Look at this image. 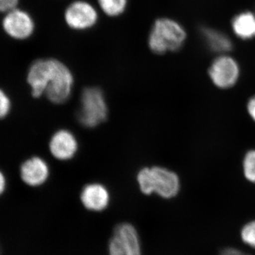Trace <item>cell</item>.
<instances>
[{
    "label": "cell",
    "mask_w": 255,
    "mask_h": 255,
    "mask_svg": "<svg viewBox=\"0 0 255 255\" xmlns=\"http://www.w3.org/2000/svg\"><path fill=\"white\" fill-rule=\"evenodd\" d=\"M137 181L145 195L156 194L163 199H172L180 189V181L174 172L161 167H145L139 171Z\"/></svg>",
    "instance_id": "1"
},
{
    "label": "cell",
    "mask_w": 255,
    "mask_h": 255,
    "mask_svg": "<svg viewBox=\"0 0 255 255\" xmlns=\"http://www.w3.org/2000/svg\"><path fill=\"white\" fill-rule=\"evenodd\" d=\"M186 38L187 33L177 21L168 18H159L151 28L148 46L154 53L164 54L180 49Z\"/></svg>",
    "instance_id": "2"
},
{
    "label": "cell",
    "mask_w": 255,
    "mask_h": 255,
    "mask_svg": "<svg viewBox=\"0 0 255 255\" xmlns=\"http://www.w3.org/2000/svg\"><path fill=\"white\" fill-rule=\"evenodd\" d=\"M108 107L103 92L98 87H86L82 90L78 114L80 123L87 128H94L105 122Z\"/></svg>",
    "instance_id": "3"
},
{
    "label": "cell",
    "mask_w": 255,
    "mask_h": 255,
    "mask_svg": "<svg viewBox=\"0 0 255 255\" xmlns=\"http://www.w3.org/2000/svg\"><path fill=\"white\" fill-rule=\"evenodd\" d=\"M73 81L70 69L60 60L52 58L51 72L44 95L52 103H65L71 94Z\"/></svg>",
    "instance_id": "4"
},
{
    "label": "cell",
    "mask_w": 255,
    "mask_h": 255,
    "mask_svg": "<svg viewBox=\"0 0 255 255\" xmlns=\"http://www.w3.org/2000/svg\"><path fill=\"white\" fill-rule=\"evenodd\" d=\"M109 255H142L140 237L136 228L130 223L114 226L108 244Z\"/></svg>",
    "instance_id": "5"
},
{
    "label": "cell",
    "mask_w": 255,
    "mask_h": 255,
    "mask_svg": "<svg viewBox=\"0 0 255 255\" xmlns=\"http://www.w3.org/2000/svg\"><path fill=\"white\" fill-rule=\"evenodd\" d=\"M63 16L68 27L78 31L92 28L98 20L97 10L84 0H76L70 3L64 11Z\"/></svg>",
    "instance_id": "6"
},
{
    "label": "cell",
    "mask_w": 255,
    "mask_h": 255,
    "mask_svg": "<svg viewBox=\"0 0 255 255\" xmlns=\"http://www.w3.org/2000/svg\"><path fill=\"white\" fill-rule=\"evenodd\" d=\"M1 26L5 33L11 38L25 40L33 34L35 23L27 11L16 8L5 13Z\"/></svg>",
    "instance_id": "7"
},
{
    "label": "cell",
    "mask_w": 255,
    "mask_h": 255,
    "mask_svg": "<svg viewBox=\"0 0 255 255\" xmlns=\"http://www.w3.org/2000/svg\"><path fill=\"white\" fill-rule=\"evenodd\" d=\"M239 75L240 68L237 62L227 55L219 56L210 67V78L219 88L233 87L237 82Z\"/></svg>",
    "instance_id": "8"
},
{
    "label": "cell",
    "mask_w": 255,
    "mask_h": 255,
    "mask_svg": "<svg viewBox=\"0 0 255 255\" xmlns=\"http://www.w3.org/2000/svg\"><path fill=\"white\" fill-rule=\"evenodd\" d=\"M80 201L88 211L102 212L110 204V192L102 184L92 183L87 184L82 189Z\"/></svg>",
    "instance_id": "9"
},
{
    "label": "cell",
    "mask_w": 255,
    "mask_h": 255,
    "mask_svg": "<svg viewBox=\"0 0 255 255\" xmlns=\"http://www.w3.org/2000/svg\"><path fill=\"white\" fill-rule=\"evenodd\" d=\"M51 70V58L35 60L30 66L27 82L31 88V95L39 98L44 95Z\"/></svg>",
    "instance_id": "10"
},
{
    "label": "cell",
    "mask_w": 255,
    "mask_h": 255,
    "mask_svg": "<svg viewBox=\"0 0 255 255\" xmlns=\"http://www.w3.org/2000/svg\"><path fill=\"white\" fill-rule=\"evenodd\" d=\"M78 147V142L75 135L67 130L55 132L49 142L50 153L59 160H68L73 158L76 154Z\"/></svg>",
    "instance_id": "11"
},
{
    "label": "cell",
    "mask_w": 255,
    "mask_h": 255,
    "mask_svg": "<svg viewBox=\"0 0 255 255\" xmlns=\"http://www.w3.org/2000/svg\"><path fill=\"white\" fill-rule=\"evenodd\" d=\"M20 176L23 182L28 186L39 187L48 179L49 168L46 162L41 157H33L21 164Z\"/></svg>",
    "instance_id": "12"
},
{
    "label": "cell",
    "mask_w": 255,
    "mask_h": 255,
    "mask_svg": "<svg viewBox=\"0 0 255 255\" xmlns=\"http://www.w3.org/2000/svg\"><path fill=\"white\" fill-rule=\"evenodd\" d=\"M232 27L235 34L243 40L255 37V15L251 11L241 13L233 18Z\"/></svg>",
    "instance_id": "13"
},
{
    "label": "cell",
    "mask_w": 255,
    "mask_h": 255,
    "mask_svg": "<svg viewBox=\"0 0 255 255\" xmlns=\"http://www.w3.org/2000/svg\"><path fill=\"white\" fill-rule=\"evenodd\" d=\"M204 39L212 51L225 53L232 49L233 44L227 35L212 28L203 30Z\"/></svg>",
    "instance_id": "14"
},
{
    "label": "cell",
    "mask_w": 255,
    "mask_h": 255,
    "mask_svg": "<svg viewBox=\"0 0 255 255\" xmlns=\"http://www.w3.org/2000/svg\"><path fill=\"white\" fill-rule=\"evenodd\" d=\"M97 3L107 16L115 17L125 11L128 0H97Z\"/></svg>",
    "instance_id": "15"
},
{
    "label": "cell",
    "mask_w": 255,
    "mask_h": 255,
    "mask_svg": "<svg viewBox=\"0 0 255 255\" xmlns=\"http://www.w3.org/2000/svg\"><path fill=\"white\" fill-rule=\"evenodd\" d=\"M243 170L246 179L255 183V150L249 151L246 154L243 162Z\"/></svg>",
    "instance_id": "16"
},
{
    "label": "cell",
    "mask_w": 255,
    "mask_h": 255,
    "mask_svg": "<svg viewBox=\"0 0 255 255\" xmlns=\"http://www.w3.org/2000/svg\"><path fill=\"white\" fill-rule=\"evenodd\" d=\"M241 236L242 241L255 249V221L247 223L246 226H243Z\"/></svg>",
    "instance_id": "17"
},
{
    "label": "cell",
    "mask_w": 255,
    "mask_h": 255,
    "mask_svg": "<svg viewBox=\"0 0 255 255\" xmlns=\"http://www.w3.org/2000/svg\"><path fill=\"white\" fill-rule=\"evenodd\" d=\"M11 109V103L8 96L4 93L3 90L0 92V116L3 119L9 114Z\"/></svg>",
    "instance_id": "18"
},
{
    "label": "cell",
    "mask_w": 255,
    "mask_h": 255,
    "mask_svg": "<svg viewBox=\"0 0 255 255\" xmlns=\"http://www.w3.org/2000/svg\"><path fill=\"white\" fill-rule=\"evenodd\" d=\"M19 0H0V11L1 13H6L10 10L17 8Z\"/></svg>",
    "instance_id": "19"
},
{
    "label": "cell",
    "mask_w": 255,
    "mask_h": 255,
    "mask_svg": "<svg viewBox=\"0 0 255 255\" xmlns=\"http://www.w3.org/2000/svg\"><path fill=\"white\" fill-rule=\"evenodd\" d=\"M224 254L228 255H252L249 253H246V252H243L239 249H236V248H226L224 251H223Z\"/></svg>",
    "instance_id": "20"
},
{
    "label": "cell",
    "mask_w": 255,
    "mask_h": 255,
    "mask_svg": "<svg viewBox=\"0 0 255 255\" xmlns=\"http://www.w3.org/2000/svg\"><path fill=\"white\" fill-rule=\"evenodd\" d=\"M248 113L255 122V96L252 97L248 104Z\"/></svg>",
    "instance_id": "21"
},
{
    "label": "cell",
    "mask_w": 255,
    "mask_h": 255,
    "mask_svg": "<svg viewBox=\"0 0 255 255\" xmlns=\"http://www.w3.org/2000/svg\"><path fill=\"white\" fill-rule=\"evenodd\" d=\"M5 187H6V179H5L4 174L1 173L0 175V190L2 194L4 192Z\"/></svg>",
    "instance_id": "22"
},
{
    "label": "cell",
    "mask_w": 255,
    "mask_h": 255,
    "mask_svg": "<svg viewBox=\"0 0 255 255\" xmlns=\"http://www.w3.org/2000/svg\"><path fill=\"white\" fill-rule=\"evenodd\" d=\"M223 255H226V254H223Z\"/></svg>",
    "instance_id": "23"
}]
</instances>
